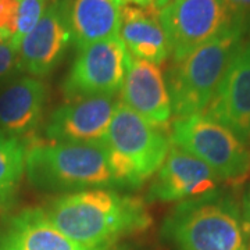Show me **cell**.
I'll return each mask as SVG.
<instances>
[{
    "mask_svg": "<svg viewBox=\"0 0 250 250\" xmlns=\"http://www.w3.org/2000/svg\"><path fill=\"white\" fill-rule=\"evenodd\" d=\"M205 114L227 126L243 143L250 141V46L242 45Z\"/></svg>",
    "mask_w": 250,
    "mask_h": 250,
    "instance_id": "cell-12",
    "label": "cell"
},
{
    "mask_svg": "<svg viewBox=\"0 0 250 250\" xmlns=\"http://www.w3.org/2000/svg\"><path fill=\"white\" fill-rule=\"evenodd\" d=\"M20 71L18 50L11 45V42L0 43V81L6 80Z\"/></svg>",
    "mask_w": 250,
    "mask_h": 250,
    "instance_id": "cell-20",
    "label": "cell"
},
{
    "mask_svg": "<svg viewBox=\"0 0 250 250\" xmlns=\"http://www.w3.org/2000/svg\"><path fill=\"white\" fill-rule=\"evenodd\" d=\"M171 141L205 161L218 178L239 182L250 174V152L246 145L205 113L177 118Z\"/></svg>",
    "mask_w": 250,
    "mask_h": 250,
    "instance_id": "cell-5",
    "label": "cell"
},
{
    "mask_svg": "<svg viewBox=\"0 0 250 250\" xmlns=\"http://www.w3.org/2000/svg\"><path fill=\"white\" fill-rule=\"evenodd\" d=\"M11 39V36H9L7 34H4V32H0V43L1 42H7Z\"/></svg>",
    "mask_w": 250,
    "mask_h": 250,
    "instance_id": "cell-26",
    "label": "cell"
},
{
    "mask_svg": "<svg viewBox=\"0 0 250 250\" xmlns=\"http://www.w3.org/2000/svg\"><path fill=\"white\" fill-rule=\"evenodd\" d=\"M0 250H16L13 246H10L9 243L7 242H4L3 241V243L0 245Z\"/></svg>",
    "mask_w": 250,
    "mask_h": 250,
    "instance_id": "cell-25",
    "label": "cell"
},
{
    "mask_svg": "<svg viewBox=\"0 0 250 250\" xmlns=\"http://www.w3.org/2000/svg\"><path fill=\"white\" fill-rule=\"evenodd\" d=\"M120 39L135 59L160 64L171 54L159 11L152 6H121Z\"/></svg>",
    "mask_w": 250,
    "mask_h": 250,
    "instance_id": "cell-15",
    "label": "cell"
},
{
    "mask_svg": "<svg viewBox=\"0 0 250 250\" xmlns=\"http://www.w3.org/2000/svg\"><path fill=\"white\" fill-rule=\"evenodd\" d=\"M167 227L181 250H246L239 215L227 202H184Z\"/></svg>",
    "mask_w": 250,
    "mask_h": 250,
    "instance_id": "cell-6",
    "label": "cell"
},
{
    "mask_svg": "<svg viewBox=\"0 0 250 250\" xmlns=\"http://www.w3.org/2000/svg\"><path fill=\"white\" fill-rule=\"evenodd\" d=\"M47 100V86L35 77L10 82L0 92V129L13 136L31 134L41 123Z\"/></svg>",
    "mask_w": 250,
    "mask_h": 250,
    "instance_id": "cell-14",
    "label": "cell"
},
{
    "mask_svg": "<svg viewBox=\"0 0 250 250\" xmlns=\"http://www.w3.org/2000/svg\"><path fill=\"white\" fill-rule=\"evenodd\" d=\"M248 24H238L177 62L167 89L177 118L205 113L243 42Z\"/></svg>",
    "mask_w": 250,
    "mask_h": 250,
    "instance_id": "cell-3",
    "label": "cell"
},
{
    "mask_svg": "<svg viewBox=\"0 0 250 250\" xmlns=\"http://www.w3.org/2000/svg\"><path fill=\"white\" fill-rule=\"evenodd\" d=\"M131 54L118 38L78 49L62 83L68 100L92 96H116L124 83Z\"/></svg>",
    "mask_w": 250,
    "mask_h": 250,
    "instance_id": "cell-8",
    "label": "cell"
},
{
    "mask_svg": "<svg viewBox=\"0 0 250 250\" xmlns=\"http://www.w3.org/2000/svg\"><path fill=\"white\" fill-rule=\"evenodd\" d=\"M217 184V174L205 161L172 143L149 188L147 199L152 202L199 200L214 192Z\"/></svg>",
    "mask_w": 250,
    "mask_h": 250,
    "instance_id": "cell-11",
    "label": "cell"
},
{
    "mask_svg": "<svg viewBox=\"0 0 250 250\" xmlns=\"http://www.w3.org/2000/svg\"><path fill=\"white\" fill-rule=\"evenodd\" d=\"M4 242L16 250H85L60 232L43 208H27L16 215Z\"/></svg>",
    "mask_w": 250,
    "mask_h": 250,
    "instance_id": "cell-17",
    "label": "cell"
},
{
    "mask_svg": "<svg viewBox=\"0 0 250 250\" xmlns=\"http://www.w3.org/2000/svg\"><path fill=\"white\" fill-rule=\"evenodd\" d=\"M121 99L125 106L153 124L170 123L172 114L170 93L157 64L131 56L121 88Z\"/></svg>",
    "mask_w": 250,
    "mask_h": 250,
    "instance_id": "cell-13",
    "label": "cell"
},
{
    "mask_svg": "<svg viewBox=\"0 0 250 250\" xmlns=\"http://www.w3.org/2000/svg\"><path fill=\"white\" fill-rule=\"evenodd\" d=\"M166 126L117 103L103 142L116 187L138 188L159 171L172 145Z\"/></svg>",
    "mask_w": 250,
    "mask_h": 250,
    "instance_id": "cell-4",
    "label": "cell"
},
{
    "mask_svg": "<svg viewBox=\"0 0 250 250\" xmlns=\"http://www.w3.org/2000/svg\"><path fill=\"white\" fill-rule=\"evenodd\" d=\"M25 171L46 192H81L116 187L102 143H43L27 146Z\"/></svg>",
    "mask_w": 250,
    "mask_h": 250,
    "instance_id": "cell-2",
    "label": "cell"
},
{
    "mask_svg": "<svg viewBox=\"0 0 250 250\" xmlns=\"http://www.w3.org/2000/svg\"><path fill=\"white\" fill-rule=\"evenodd\" d=\"M27 145L0 129V208L11 205L25 171Z\"/></svg>",
    "mask_w": 250,
    "mask_h": 250,
    "instance_id": "cell-18",
    "label": "cell"
},
{
    "mask_svg": "<svg viewBox=\"0 0 250 250\" xmlns=\"http://www.w3.org/2000/svg\"><path fill=\"white\" fill-rule=\"evenodd\" d=\"M249 46H250V45H249Z\"/></svg>",
    "mask_w": 250,
    "mask_h": 250,
    "instance_id": "cell-27",
    "label": "cell"
},
{
    "mask_svg": "<svg viewBox=\"0 0 250 250\" xmlns=\"http://www.w3.org/2000/svg\"><path fill=\"white\" fill-rule=\"evenodd\" d=\"M120 0H67L68 24L77 49L120 36Z\"/></svg>",
    "mask_w": 250,
    "mask_h": 250,
    "instance_id": "cell-16",
    "label": "cell"
},
{
    "mask_svg": "<svg viewBox=\"0 0 250 250\" xmlns=\"http://www.w3.org/2000/svg\"><path fill=\"white\" fill-rule=\"evenodd\" d=\"M71 42L67 0H53L18 47L20 71L35 78L49 75L60 64Z\"/></svg>",
    "mask_w": 250,
    "mask_h": 250,
    "instance_id": "cell-9",
    "label": "cell"
},
{
    "mask_svg": "<svg viewBox=\"0 0 250 250\" xmlns=\"http://www.w3.org/2000/svg\"><path fill=\"white\" fill-rule=\"evenodd\" d=\"M20 0H0V32L13 38L16 34Z\"/></svg>",
    "mask_w": 250,
    "mask_h": 250,
    "instance_id": "cell-21",
    "label": "cell"
},
{
    "mask_svg": "<svg viewBox=\"0 0 250 250\" xmlns=\"http://www.w3.org/2000/svg\"><path fill=\"white\" fill-rule=\"evenodd\" d=\"M47 0H20L16 34L10 39L11 45L18 50L22 39L36 27L47 7Z\"/></svg>",
    "mask_w": 250,
    "mask_h": 250,
    "instance_id": "cell-19",
    "label": "cell"
},
{
    "mask_svg": "<svg viewBox=\"0 0 250 250\" xmlns=\"http://www.w3.org/2000/svg\"><path fill=\"white\" fill-rule=\"evenodd\" d=\"M45 211L60 232L85 250H107L121 236L150 225L139 199L104 188L57 197Z\"/></svg>",
    "mask_w": 250,
    "mask_h": 250,
    "instance_id": "cell-1",
    "label": "cell"
},
{
    "mask_svg": "<svg viewBox=\"0 0 250 250\" xmlns=\"http://www.w3.org/2000/svg\"><path fill=\"white\" fill-rule=\"evenodd\" d=\"M116 107L114 96L68 100L50 114L45 138L50 143L103 145Z\"/></svg>",
    "mask_w": 250,
    "mask_h": 250,
    "instance_id": "cell-10",
    "label": "cell"
},
{
    "mask_svg": "<svg viewBox=\"0 0 250 250\" xmlns=\"http://www.w3.org/2000/svg\"><path fill=\"white\" fill-rule=\"evenodd\" d=\"M171 1H174V0H154V1H153V7L157 10V11H160V10L164 9L167 4H170Z\"/></svg>",
    "mask_w": 250,
    "mask_h": 250,
    "instance_id": "cell-24",
    "label": "cell"
},
{
    "mask_svg": "<svg viewBox=\"0 0 250 250\" xmlns=\"http://www.w3.org/2000/svg\"><path fill=\"white\" fill-rule=\"evenodd\" d=\"M231 9L245 20L249 21L250 18V0H227Z\"/></svg>",
    "mask_w": 250,
    "mask_h": 250,
    "instance_id": "cell-22",
    "label": "cell"
},
{
    "mask_svg": "<svg viewBox=\"0 0 250 250\" xmlns=\"http://www.w3.org/2000/svg\"><path fill=\"white\" fill-rule=\"evenodd\" d=\"M159 17L175 62L227 29L249 22L227 0H174L159 11Z\"/></svg>",
    "mask_w": 250,
    "mask_h": 250,
    "instance_id": "cell-7",
    "label": "cell"
},
{
    "mask_svg": "<svg viewBox=\"0 0 250 250\" xmlns=\"http://www.w3.org/2000/svg\"><path fill=\"white\" fill-rule=\"evenodd\" d=\"M121 4H134V6H141V7H146V6H152L154 0H120Z\"/></svg>",
    "mask_w": 250,
    "mask_h": 250,
    "instance_id": "cell-23",
    "label": "cell"
}]
</instances>
